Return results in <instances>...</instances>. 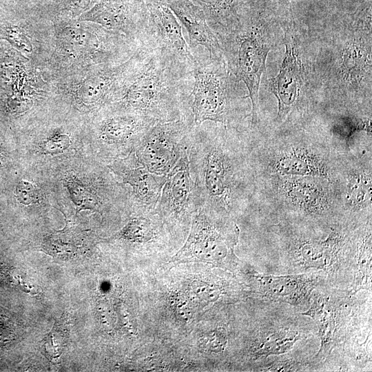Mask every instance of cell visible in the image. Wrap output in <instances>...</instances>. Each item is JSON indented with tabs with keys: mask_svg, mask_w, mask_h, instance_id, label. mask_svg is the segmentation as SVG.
Returning a JSON list of instances; mask_svg holds the SVG:
<instances>
[{
	"mask_svg": "<svg viewBox=\"0 0 372 372\" xmlns=\"http://www.w3.org/2000/svg\"><path fill=\"white\" fill-rule=\"evenodd\" d=\"M249 141L231 126L211 121L194 125L187 154L200 207L235 220L253 203L256 177Z\"/></svg>",
	"mask_w": 372,
	"mask_h": 372,
	"instance_id": "cell-1",
	"label": "cell"
},
{
	"mask_svg": "<svg viewBox=\"0 0 372 372\" xmlns=\"http://www.w3.org/2000/svg\"><path fill=\"white\" fill-rule=\"evenodd\" d=\"M131 74L121 99L125 110L156 122L194 118L192 72L158 50L146 47Z\"/></svg>",
	"mask_w": 372,
	"mask_h": 372,
	"instance_id": "cell-2",
	"label": "cell"
},
{
	"mask_svg": "<svg viewBox=\"0 0 372 372\" xmlns=\"http://www.w3.org/2000/svg\"><path fill=\"white\" fill-rule=\"evenodd\" d=\"M250 158L256 177L311 176L333 183L343 153L329 139L303 134H278L249 141Z\"/></svg>",
	"mask_w": 372,
	"mask_h": 372,
	"instance_id": "cell-3",
	"label": "cell"
},
{
	"mask_svg": "<svg viewBox=\"0 0 372 372\" xmlns=\"http://www.w3.org/2000/svg\"><path fill=\"white\" fill-rule=\"evenodd\" d=\"M256 196L285 220L330 223L342 217L335 185L322 177H257Z\"/></svg>",
	"mask_w": 372,
	"mask_h": 372,
	"instance_id": "cell-4",
	"label": "cell"
},
{
	"mask_svg": "<svg viewBox=\"0 0 372 372\" xmlns=\"http://www.w3.org/2000/svg\"><path fill=\"white\" fill-rule=\"evenodd\" d=\"M194 56L191 92L192 112L195 125L211 121L225 126L244 116L240 101L247 99L240 96L234 87L238 81L228 70L225 59H217L202 47L192 50Z\"/></svg>",
	"mask_w": 372,
	"mask_h": 372,
	"instance_id": "cell-5",
	"label": "cell"
},
{
	"mask_svg": "<svg viewBox=\"0 0 372 372\" xmlns=\"http://www.w3.org/2000/svg\"><path fill=\"white\" fill-rule=\"evenodd\" d=\"M228 70L246 86L251 101V127L259 122L258 92L271 45L246 7L228 29L217 36Z\"/></svg>",
	"mask_w": 372,
	"mask_h": 372,
	"instance_id": "cell-6",
	"label": "cell"
},
{
	"mask_svg": "<svg viewBox=\"0 0 372 372\" xmlns=\"http://www.w3.org/2000/svg\"><path fill=\"white\" fill-rule=\"evenodd\" d=\"M240 229L235 220L200 207L194 214L183 246L168 263H208L234 271L240 260L235 254Z\"/></svg>",
	"mask_w": 372,
	"mask_h": 372,
	"instance_id": "cell-7",
	"label": "cell"
},
{
	"mask_svg": "<svg viewBox=\"0 0 372 372\" xmlns=\"http://www.w3.org/2000/svg\"><path fill=\"white\" fill-rule=\"evenodd\" d=\"M333 183L342 217L358 224L371 219V149L343 153Z\"/></svg>",
	"mask_w": 372,
	"mask_h": 372,
	"instance_id": "cell-8",
	"label": "cell"
},
{
	"mask_svg": "<svg viewBox=\"0 0 372 372\" xmlns=\"http://www.w3.org/2000/svg\"><path fill=\"white\" fill-rule=\"evenodd\" d=\"M194 118L156 122L135 149L139 160L152 172L167 175L187 150Z\"/></svg>",
	"mask_w": 372,
	"mask_h": 372,
	"instance_id": "cell-9",
	"label": "cell"
},
{
	"mask_svg": "<svg viewBox=\"0 0 372 372\" xmlns=\"http://www.w3.org/2000/svg\"><path fill=\"white\" fill-rule=\"evenodd\" d=\"M200 207L192 180L187 150L167 174L154 211L166 223L185 229Z\"/></svg>",
	"mask_w": 372,
	"mask_h": 372,
	"instance_id": "cell-10",
	"label": "cell"
},
{
	"mask_svg": "<svg viewBox=\"0 0 372 372\" xmlns=\"http://www.w3.org/2000/svg\"><path fill=\"white\" fill-rule=\"evenodd\" d=\"M145 46L158 50L176 63L192 72L194 56L184 37L183 27L166 3L145 4Z\"/></svg>",
	"mask_w": 372,
	"mask_h": 372,
	"instance_id": "cell-11",
	"label": "cell"
},
{
	"mask_svg": "<svg viewBox=\"0 0 372 372\" xmlns=\"http://www.w3.org/2000/svg\"><path fill=\"white\" fill-rule=\"evenodd\" d=\"M111 169L123 183L131 187V204L138 214L155 209L167 175L150 172L139 160L135 151L125 158L116 160Z\"/></svg>",
	"mask_w": 372,
	"mask_h": 372,
	"instance_id": "cell-12",
	"label": "cell"
},
{
	"mask_svg": "<svg viewBox=\"0 0 372 372\" xmlns=\"http://www.w3.org/2000/svg\"><path fill=\"white\" fill-rule=\"evenodd\" d=\"M285 45L280 69L269 81V90L278 101L277 126L285 123L290 116L302 106V65L294 45L291 42H285Z\"/></svg>",
	"mask_w": 372,
	"mask_h": 372,
	"instance_id": "cell-13",
	"label": "cell"
},
{
	"mask_svg": "<svg viewBox=\"0 0 372 372\" xmlns=\"http://www.w3.org/2000/svg\"><path fill=\"white\" fill-rule=\"evenodd\" d=\"M87 17L130 35L140 47L145 45L147 8L142 0H101Z\"/></svg>",
	"mask_w": 372,
	"mask_h": 372,
	"instance_id": "cell-14",
	"label": "cell"
},
{
	"mask_svg": "<svg viewBox=\"0 0 372 372\" xmlns=\"http://www.w3.org/2000/svg\"><path fill=\"white\" fill-rule=\"evenodd\" d=\"M156 123L148 116L126 110L103 119L99 130V139L112 156L130 154Z\"/></svg>",
	"mask_w": 372,
	"mask_h": 372,
	"instance_id": "cell-15",
	"label": "cell"
},
{
	"mask_svg": "<svg viewBox=\"0 0 372 372\" xmlns=\"http://www.w3.org/2000/svg\"><path fill=\"white\" fill-rule=\"evenodd\" d=\"M166 3L185 28L191 50L202 47L213 58L225 59L219 41L200 8L190 0H167Z\"/></svg>",
	"mask_w": 372,
	"mask_h": 372,
	"instance_id": "cell-16",
	"label": "cell"
},
{
	"mask_svg": "<svg viewBox=\"0 0 372 372\" xmlns=\"http://www.w3.org/2000/svg\"><path fill=\"white\" fill-rule=\"evenodd\" d=\"M249 276L262 296L296 306L308 300L316 285L315 280L304 274L278 276L252 271Z\"/></svg>",
	"mask_w": 372,
	"mask_h": 372,
	"instance_id": "cell-17",
	"label": "cell"
},
{
	"mask_svg": "<svg viewBox=\"0 0 372 372\" xmlns=\"http://www.w3.org/2000/svg\"><path fill=\"white\" fill-rule=\"evenodd\" d=\"M330 296H318L310 309L303 313L313 319L319 328L321 340L318 354L330 351L342 335V309Z\"/></svg>",
	"mask_w": 372,
	"mask_h": 372,
	"instance_id": "cell-18",
	"label": "cell"
},
{
	"mask_svg": "<svg viewBox=\"0 0 372 372\" xmlns=\"http://www.w3.org/2000/svg\"><path fill=\"white\" fill-rule=\"evenodd\" d=\"M204 12L216 36L225 32L238 19L246 0H190Z\"/></svg>",
	"mask_w": 372,
	"mask_h": 372,
	"instance_id": "cell-19",
	"label": "cell"
},
{
	"mask_svg": "<svg viewBox=\"0 0 372 372\" xmlns=\"http://www.w3.org/2000/svg\"><path fill=\"white\" fill-rule=\"evenodd\" d=\"M371 219L360 225L355 240L356 268L353 291L369 289L371 286Z\"/></svg>",
	"mask_w": 372,
	"mask_h": 372,
	"instance_id": "cell-20",
	"label": "cell"
},
{
	"mask_svg": "<svg viewBox=\"0 0 372 372\" xmlns=\"http://www.w3.org/2000/svg\"><path fill=\"white\" fill-rule=\"evenodd\" d=\"M331 143L341 153L351 152V145L355 134L361 132L371 136V118L353 114L338 117L330 129Z\"/></svg>",
	"mask_w": 372,
	"mask_h": 372,
	"instance_id": "cell-21",
	"label": "cell"
},
{
	"mask_svg": "<svg viewBox=\"0 0 372 372\" xmlns=\"http://www.w3.org/2000/svg\"><path fill=\"white\" fill-rule=\"evenodd\" d=\"M298 339V331L278 329L264 333L256 342L254 351L259 356L279 355L289 351Z\"/></svg>",
	"mask_w": 372,
	"mask_h": 372,
	"instance_id": "cell-22",
	"label": "cell"
},
{
	"mask_svg": "<svg viewBox=\"0 0 372 372\" xmlns=\"http://www.w3.org/2000/svg\"><path fill=\"white\" fill-rule=\"evenodd\" d=\"M16 196L21 203L30 205L36 198V190L32 183L25 180H21L17 186Z\"/></svg>",
	"mask_w": 372,
	"mask_h": 372,
	"instance_id": "cell-23",
	"label": "cell"
},
{
	"mask_svg": "<svg viewBox=\"0 0 372 372\" xmlns=\"http://www.w3.org/2000/svg\"><path fill=\"white\" fill-rule=\"evenodd\" d=\"M70 138L65 134H57L52 137L45 144L48 152L56 154L63 152L70 145Z\"/></svg>",
	"mask_w": 372,
	"mask_h": 372,
	"instance_id": "cell-24",
	"label": "cell"
},
{
	"mask_svg": "<svg viewBox=\"0 0 372 372\" xmlns=\"http://www.w3.org/2000/svg\"><path fill=\"white\" fill-rule=\"evenodd\" d=\"M298 364L293 361H286L282 362H278L274 364L269 366L267 370L268 371H297Z\"/></svg>",
	"mask_w": 372,
	"mask_h": 372,
	"instance_id": "cell-25",
	"label": "cell"
},
{
	"mask_svg": "<svg viewBox=\"0 0 372 372\" xmlns=\"http://www.w3.org/2000/svg\"><path fill=\"white\" fill-rule=\"evenodd\" d=\"M145 4L150 3H156V2H163L166 3L167 0H142Z\"/></svg>",
	"mask_w": 372,
	"mask_h": 372,
	"instance_id": "cell-26",
	"label": "cell"
},
{
	"mask_svg": "<svg viewBox=\"0 0 372 372\" xmlns=\"http://www.w3.org/2000/svg\"><path fill=\"white\" fill-rule=\"evenodd\" d=\"M0 167H1V162H0Z\"/></svg>",
	"mask_w": 372,
	"mask_h": 372,
	"instance_id": "cell-27",
	"label": "cell"
}]
</instances>
